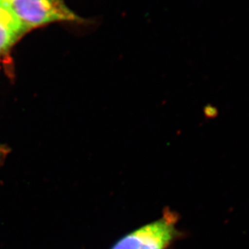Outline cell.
<instances>
[{"instance_id": "obj_5", "label": "cell", "mask_w": 249, "mask_h": 249, "mask_svg": "<svg viewBox=\"0 0 249 249\" xmlns=\"http://www.w3.org/2000/svg\"><path fill=\"white\" fill-rule=\"evenodd\" d=\"M5 9V7H3V6H2V4H1V3H0V14H1V13H2V11H3V10Z\"/></svg>"}, {"instance_id": "obj_3", "label": "cell", "mask_w": 249, "mask_h": 249, "mask_svg": "<svg viewBox=\"0 0 249 249\" xmlns=\"http://www.w3.org/2000/svg\"><path fill=\"white\" fill-rule=\"evenodd\" d=\"M25 33L19 21L5 8L0 14V54L6 53Z\"/></svg>"}, {"instance_id": "obj_4", "label": "cell", "mask_w": 249, "mask_h": 249, "mask_svg": "<svg viewBox=\"0 0 249 249\" xmlns=\"http://www.w3.org/2000/svg\"><path fill=\"white\" fill-rule=\"evenodd\" d=\"M7 153V149L6 146H2L0 144V162L2 160V159L4 158Z\"/></svg>"}, {"instance_id": "obj_1", "label": "cell", "mask_w": 249, "mask_h": 249, "mask_svg": "<svg viewBox=\"0 0 249 249\" xmlns=\"http://www.w3.org/2000/svg\"><path fill=\"white\" fill-rule=\"evenodd\" d=\"M0 3L12 13L26 33L56 22L84 21L65 0H0Z\"/></svg>"}, {"instance_id": "obj_2", "label": "cell", "mask_w": 249, "mask_h": 249, "mask_svg": "<svg viewBox=\"0 0 249 249\" xmlns=\"http://www.w3.org/2000/svg\"><path fill=\"white\" fill-rule=\"evenodd\" d=\"M178 217L170 210L163 217L129 233L111 249H166L180 235Z\"/></svg>"}]
</instances>
